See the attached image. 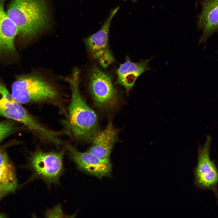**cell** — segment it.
<instances>
[{
    "instance_id": "cell-1",
    "label": "cell",
    "mask_w": 218,
    "mask_h": 218,
    "mask_svg": "<svg viewBox=\"0 0 218 218\" xmlns=\"http://www.w3.org/2000/svg\"><path fill=\"white\" fill-rule=\"evenodd\" d=\"M79 74L78 69L75 68L69 80L71 100L67 118L63 123L75 139L89 142L99 130L98 119L95 112L87 104L81 94Z\"/></svg>"
},
{
    "instance_id": "cell-2",
    "label": "cell",
    "mask_w": 218,
    "mask_h": 218,
    "mask_svg": "<svg viewBox=\"0 0 218 218\" xmlns=\"http://www.w3.org/2000/svg\"><path fill=\"white\" fill-rule=\"evenodd\" d=\"M6 13L17 27L18 35L28 40L48 25V11L43 0H12Z\"/></svg>"
},
{
    "instance_id": "cell-3",
    "label": "cell",
    "mask_w": 218,
    "mask_h": 218,
    "mask_svg": "<svg viewBox=\"0 0 218 218\" xmlns=\"http://www.w3.org/2000/svg\"><path fill=\"white\" fill-rule=\"evenodd\" d=\"M12 94L20 104L48 102L59 105L57 90L48 81L36 74L18 77L12 85Z\"/></svg>"
},
{
    "instance_id": "cell-4",
    "label": "cell",
    "mask_w": 218,
    "mask_h": 218,
    "mask_svg": "<svg viewBox=\"0 0 218 218\" xmlns=\"http://www.w3.org/2000/svg\"><path fill=\"white\" fill-rule=\"evenodd\" d=\"M64 150L45 152L38 149L32 152L28 158L27 167L32 172L28 182L36 179L43 180L49 186L58 184L64 171Z\"/></svg>"
},
{
    "instance_id": "cell-5",
    "label": "cell",
    "mask_w": 218,
    "mask_h": 218,
    "mask_svg": "<svg viewBox=\"0 0 218 218\" xmlns=\"http://www.w3.org/2000/svg\"><path fill=\"white\" fill-rule=\"evenodd\" d=\"M88 88L95 104L100 109L111 110L117 106L118 92L111 77L97 67L90 71Z\"/></svg>"
},
{
    "instance_id": "cell-6",
    "label": "cell",
    "mask_w": 218,
    "mask_h": 218,
    "mask_svg": "<svg viewBox=\"0 0 218 218\" xmlns=\"http://www.w3.org/2000/svg\"><path fill=\"white\" fill-rule=\"evenodd\" d=\"M211 140L210 136L208 135L203 146L198 150V164L195 170V184L201 189L211 190L217 197L218 170L209 155Z\"/></svg>"
},
{
    "instance_id": "cell-7",
    "label": "cell",
    "mask_w": 218,
    "mask_h": 218,
    "mask_svg": "<svg viewBox=\"0 0 218 218\" xmlns=\"http://www.w3.org/2000/svg\"><path fill=\"white\" fill-rule=\"evenodd\" d=\"M119 9L118 6L112 10L98 31L85 39L84 41L91 55L97 60L103 68H107L114 61L109 49L108 34L111 21Z\"/></svg>"
},
{
    "instance_id": "cell-8",
    "label": "cell",
    "mask_w": 218,
    "mask_h": 218,
    "mask_svg": "<svg viewBox=\"0 0 218 218\" xmlns=\"http://www.w3.org/2000/svg\"><path fill=\"white\" fill-rule=\"evenodd\" d=\"M70 157L81 171L101 179L111 177L112 164L110 159H101L87 151L81 152L70 144L66 146Z\"/></svg>"
},
{
    "instance_id": "cell-9",
    "label": "cell",
    "mask_w": 218,
    "mask_h": 218,
    "mask_svg": "<svg viewBox=\"0 0 218 218\" xmlns=\"http://www.w3.org/2000/svg\"><path fill=\"white\" fill-rule=\"evenodd\" d=\"M202 8L197 15V29L203 34L199 44L205 42L213 34L218 31V0H202Z\"/></svg>"
},
{
    "instance_id": "cell-10",
    "label": "cell",
    "mask_w": 218,
    "mask_h": 218,
    "mask_svg": "<svg viewBox=\"0 0 218 218\" xmlns=\"http://www.w3.org/2000/svg\"><path fill=\"white\" fill-rule=\"evenodd\" d=\"M118 130L110 122L103 130H99L93 138L92 145L88 151L101 159H110V156L116 142Z\"/></svg>"
},
{
    "instance_id": "cell-11",
    "label": "cell",
    "mask_w": 218,
    "mask_h": 218,
    "mask_svg": "<svg viewBox=\"0 0 218 218\" xmlns=\"http://www.w3.org/2000/svg\"><path fill=\"white\" fill-rule=\"evenodd\" d=\"M152 58L134 62L127 57L125 61L120 65L117 71V83L123 86L128 92L139 76L150 69L148 64Z\"/></svg>"
},
{
    "instance_id": "cell-12",
    "label": "cell",
    "mask_w": 218,
    "mask_h": 218,
    "mask_svg": "<svg viewBox=\"0 0 218 218\" xmlns=\"http://www.w3.org/2000/svg\"><path fill=\"white\" fill-rule=\"evenodd\" d=\"M5 0H0V54H12L16 51L14 40L18 28L4 8Z\"/></svg>"
},
{
    "instance_id": "cell-13",
    "label": "cell",
    "mask_w": 218,
    "mask_h": 218,
    "mask_svg": "<svg viewBox=\"0 0 218 218\" xmlns=\"http://www.w3.org/2000/svg\"><path fill=\"white\" fill-rule=\"evenodd\" d=\"M0 82V115L23 124L28 113Z\"/></svg>"
},
{
    "instance_id": "cell-14",
    "label": "cell",
    "mask_w": 218,
    "mask_h": 218,
    "mask_svg": "<svg viewBox=\"0 0 218 218\" xmlns=\"http://www.w3.org/2000/svg\"><path fill=\"white\" fill-rule=\"evenodd\" d=\"M18 181L14 167L10 162L0 166V200L15 191Z\"/></svg>"
},
{
    "instance_id": "cell-15",
    "label": "cell",
    "mask_w": 218,
    "mask_h": 218,
    "mask_svg": "<svg viewBox=\"0 0 218 218\" xmlns=\"http://www.w3.org/2000/svg\"><path fill=\"white\" fill-rule=\"evenodd\" d=\"M14 124L10 121L0 122V143L7 136L15 130Z\"/></svg>"
},
{
    "instance_id": "cell-16",
    "label": "cell",
    "mask_w": 218,
    "mask_h": 218,
    "mask_svg": "<svg viewBox=\"0 0 218 218\" xmlns=\"http://www.w3.org/2000/svg\"><path fill=\"white\" fill-rule=\"evenodd\" d=\"M47 217H70V216L65 214L62 211L60 204L49 209L45 213Z\"/></svg>"
},
{
    "instance_id": "cell-17",
    "label": "cell",
    "mask_w": 218,
    "mask_h": 218,
    "mask_svg": "<svg viewBox=\"0 0 218 218\" xmlns=\"http://www.w3.org/2000/svg\"><path fill=\"white\" fill-rule=\"evenodd\" d=\"M10 162L5 151L0 147V166Z\"/></svg>"
},
{
    "instance_id": "cell-18",
    "label": "cell",
    "mask_w": 218,
    "mask_h": 218,
    "mask_svg": "<svg viewBox=\"0 0 218 218\" xmlns=\"http://www.w3.org/2000/svg\"><path fill=\"white\" fill-rule=\"evenodd\" d=\"M4 215L2 214H0V218H2V217H4L5 216H3Z\"/></svg>"
},
{
    "instance_id": "cell-19",
    "label": "cell",
    "mask_w": 218,
    "mask_h": 218,
    "mask_svg": "<svg viewBox=\"0 0 218 218\" xmlns=\"http://www.w3.org/2000/svg\"><path fill=\"white\" fill-rule=\"evenodd\" d=\"M132 1L133 2H136L137 0H132Z\"/></svg>"
}]
</instances>
